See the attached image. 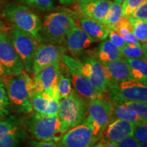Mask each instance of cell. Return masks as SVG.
Masks as SVG:
<instances>
[{
	"mask_svg": "<svg viewBox=\"0 0 147 147\" xmlns=\"http://www.w3.org/2000/svg\"><path fill=\"white\" fill-rule=\"evenodd\" d=\"M25 127L36 140L58 142L67 131L58 116L42 115L35 112L27 117Z\"/></svg>",
	"mask_w": 147,
	"mask_h": 147,
	"instance_id": "1",
	"label": "cell"
},
{
	"mask_svg": "<svg viewBox=\"0 0 147 147\" xmlns=\"http://www.w3.org/2000/svg\"><path fill=\"white\" fill-rule=\"evenodd\" d=\"M33 90L32 78L25 70L9 80L6 91L8 100L18 113L29 114L33 111L31 102Z\"/></svg>",
	"mask_w": 147,
	"mask_h": 147,
	"instance_id": "2",
	"label": "cell"
},
{
	"mask_svg": "<svg viewBox=\"0 0 147 147\" xmlns=\"http://www.w3.org/2000/svg\"><path fill=\"white\" fill-rule=\"evenodd\" d=\"M76 24L68 12H55L47 14L42 22V42L60 45L65 42L69 30Z\"/></svg>",
	"mask_w": 147,
	"mask_h": 147,
	"instance_id": "3",
	"label": "cell"
},
{
	"mask_svg": "<svg viewBox=\"0 0 147 147\" xmlns=\"http://www.w3.org/2000/svg\"><path fill=\"white\" fill-rule=\"evenodd\" d=\"M106 92L113 104H122L125 102L147 103L146 84L136 79L109 83Z\"/></svg>",
	"mask_w": 147,
	"mask_h": 147,
	"instance_id": "4",
	"label": "cell"
},
{
	"mask_svg": "<svg viewBox=\"0 0 147 147\" xmlns=\"http://www.w3.org/2000/svg\"><path fill=\"white\" fill-rule=\"evenodd\" d=\"M5 16L14 26L30 34L39 44L42 43V22L36 14L27 6L20 5H8L4 12Z\"/></svg>",
	"mask_w": 147,
	"mask_h": 147,
	"instance_id": "5",
	"label": "cell"
},
{
	"mask_svg": "<svg viewBox=\"0 0 147 147\" xmlns=\"http://www.w3.org/2000/svg\"><path fill=\"white\" fill-rule=\"evenodd\" d=\"M87 103L75 90L69 96L61 99L59 104L58 117L66 129L78 125L85 118Z\"/></svg>",
	"mask_w": 147,
	"mask_h": 147,
	"instance_id": "6",
	"label": "cell"
},
{
	"mask_svg": "<svg viewBox=\"0 0 147 147\" xmlns=\"http://www.w3.org/2000/svg\"><path fill=\"white\" fill-rule=\"evenodd\" d=\"M113 108V103L103 98L89 101L87 105V117L84 121L89 124L94 135L99 140L111 121Z\"/></svg>",
	"mask_w": 147,
	"mask_h": 147,
	"instance_id": "7",
	"label": "cell"
},
{
	"mask_svg": "<svg viewBox=\"0 0 147 147\" xmlns=\"http://www.w3.org/2000/svg\"><path fill=\"white\" fill-rule=\"evenodd\" d=\"M61 61L67 67L71 84L78 94L89 101L103 98V95L100 94L93 88L87 77L82 71L80 60L68 55H63L62 56Z\"/></svg>",
	"mask_w": 147,
	"mask_h": 147,
	"instance_id": "8",
	"label": "cell"
},
{
	"mask_svg": "<svg viewBox=\"0 0 147 147\" xmlns=\"http://www.w3.org/2000/svg\"><path fill=\"white\" fill-rule=\"evenodd\" d=\"M10 37L21 59L24 70L27 72L32 71L35 53L40 44L32 36L15 26L11 30Z\"/></svg>",
	"mask_w": 147,
	"mask_h": 147,
	"instance_id": "9",
	"label": "cell"
},
{
	"mask_svg": "<svg viewBox=\"0 0 147 147\" xmlns=\"http://www.w3.org/2000/svg\"><path fill=\"white\" fill-rule=\"evenodd\" d=\"M99 140L89 124L83 121L69 129L57 142L60 147H93Z\"/></svg>",
	"mask_w": 147,
	"mask_h": 147,
	"instance_id": "10",
	"label": "cell"
},
{
	"mask_svg": "<svg viewBox=\"0 0 147 147\" xmlns=\"http://www.w3.org/2000/svg\"><path fill=\"white\" fill-rule=\"evenodd\" d=\"M0 64L5 74L16 76L24 70L21 59L14 49L10 35L0 32Z\"/></svg>",
	"mask_w": 147,
	"mask_h": 147,
	"instance_id": "11",
	"label": "cell"
},
{
	"mask_svg": "<svg viewBox=\"0 0 147 147\" xmlns=\"http://www.w3.org/2000/svg\"><path fill=\"white\" fill-rule=\"evenodd\" d=\"M25 134L23 125L16 117L0 118V147H21Z\"/></svg>",
	"mask_w": 147,
	"mask_h": 147,
	"instance_id": "12",
	"label": "cell"
},
{
	"mask_svg": "<svg viewBox=\"0 0 147 147\" xmlns=\"http://www.w3.org/2000/svg\"><path fill=\"white\" fill-rule=\"evenodd\" d=\"M61 62L45 67L34 76L32 78L34 90L45 92L53 98L60 100L57 92V81L61 67Z\"/></svg>",
	"mask_w": 147,
	"mask_h": 147,
	"instance_id": "13",
	"label": "cell"
},
{
	"mask_svg": "<svg viewBox=\"0 0 147 147\" xmlns=\"http://www.w3.org/2000/svg\"><path fill=\"white\" fill-rule=\"evenodd\" d=\"M66 51L65 47L53 44H40L35 53L32 71L34 76L42 69L52 64L61 61L62 56Z\"/></svg>",
	"mask_w": 147,
	"mask_h": 147,
	"instance_id": "14",
	"label": "cell"
},
{
	"mask_svg": "<svg viewBox=\"0 0 147 147\" xmlns=\"http://www.w3.org/2000/svg\"><path fill=\"white\" fill-rule=\"evenodd\" d=\"M80 62L82 71L90 83L100 94L104 95L107 89L108 80L102 63L93 57H86Z\"/></svg>",
	"mask_w": 147,
	"mask_h": 147,
	"instance_id": "15",
	"label": "cell"
},
{
	"mask_svg": "<svg viewBox=\"0 0 147 147\" xmlns=\"http://www.w3.org/2000/svg\"><path fill=\"white\" fill-rule=\"evenodd\" d=\"M65 42L69 53L74 56H78L96 41L76 25L67 33Z\"/></svg>",
	"mask_w": 147,
	"mask_h": 147,
	"instance_id": "16",
	"label": "cell"
},
{
	"mask_svg": "<svg viewBox=\"0 0 147 147\" xmlns=\"http://www.w3.org/2000/svg\"><path fill=\"white\" fill-rule=\"evenodd\" d=\"M134 124L122 119H115L110 121L100 140L104 142L118 143L126 137L133 136Z\"/></svg>",
	"mask_w": 147,
	"mask_h": 147,
	"instance_id": "17",
	"label": "cell"
},
{
	"mask_svg": "<svg viewBox=\"0 0 147 147\" xmlns=\"http://www.w3.org/2000/svg\"><path fill=\"white\" fill-rule=\"evenodd\" d=\"M59 100L50 97L45 92L36 90H33L31 95L33 110L42 115L58 116Z\"/></svg>",
	"mask_w": 147,
	"mask_h": 147,
	"instance_id": "18",
	"label": "cell"
},
{
	"mask_svg": "<svg viewBox=\"0 0 147 147\" xmlns=\"http://www.w3.org/2000/svg\"><path fill=\"white\" fill-rule=\"evenodd\" d=\"M102 63L105 69L108 84L131 79L129 66L123 57Z\"/></svg>",
	"mask_w": 147,
	"mask_h": 147,
	"instance_id": "19",
	"label": "cell"
},
{
	"mask_svg": "<svg viewBox=\"0 0 147 147\" xmlns=\"http://www.w3.org/2000/svg\"><path fill=\"white\" fill-rule=\"evenodd\" d=\"M112 2L111 0H97L78 5L84 16L103 24Z\"/></svg>",
	"mask_w": 147,
	"mask_h": 147,
	"instance_id": "20",
	"label": "cell"
},
{
	"mask_svg": "<svg viewBox=\"0 0 147 147\" xmlns=\"http://www.w3.org/2000/svg\"><path fill=\"white\" fill-rule=\"evenodd\" d=\"M78 22L79 27L96 42L104 41L108 38L110 30L108 25L95 21L84 15L78 18Z\"/></svg>",
	"mask_w": 147,
	"mask_h": 147,
	"instance_id": "21",
	"label": "cell"
},
{
	"mask_svg": "<svg viewBox=\"0 0 147 147\" xmlns=\"http://www.w3.org/2000/svg\"><path fill=\"white\" fill-rule=\"evenodd\" d=\"M97 60L101 63L112 61L123 58L121 51L109 40H105L99 46L97 51Z\"/></svg>",
	"mask_w": 147,
	"mask_h": 147,
	"instance_id": "22",
	"label": "cell"
},
{
	"mask_svg": "<svg viewBox=\"0 0 147 147\" xmlns=\"http://www.w3.org/2000/svg\"><path fill=\"white\" fill-rule=\"evenodd\" d=\"M129 66L131 78L136 79L146 84L147 62L146 59L124 58Z\"/></svg>",
	"mask_w": 147,
	"mask_h": 147,
	"instance_id": "23",
	"label": "cell"
},
{
	"mask_svg": "<svg viewBox=\"0 0 147 147\" xmlns=\"http://www.w3.org/2000/svg\"><path fill=\"white\" fill-rule=\"evenodd\" d=\"M113 104V115L115 116L116 119H122V120L128 121L133 124L144 121L133 110L125 105L124 104Z\"/></svg>",
	"mask_w": 147,
	"mask_h": 147,
	"instance_id": "24",
	"label": "cell"
},
{
	"mask_svg": "<svg viewBox=\"0 0 147 147\" xmlns=\"http://www.w3.org/2000/svg\"><path fill=\"white\" fill-rule=\"evenodd\" d=\"M65 68L67 67H65ZM65 71L66 69L62 67L61 65L57 81V92L60 100L69 96L74 91L69 73H65Z\"/></svg>",
	"mask_w": 147,
	"mask_h": 147,
	"instance_id": "25",
	"label": "cell"
},
{
	"mask_svg": "<svg viewBox=\"0 0 147 147\" xmlns=\"http://www.w3.org/2000/svg\"><path fill=\"white\" fill-rule=\"evenodd\" d=\"M131 25L132 33L142 46L146 45L147 21L128 17Z\"/></svg>",
	"mask_w": 147,
	"mask_h": 147,
	"instance_id": "26",
	"label": "cell"
},
{
	"mask_svg": "<svg viewBox=\"0 0 147 147\" xmlns=\"http://www.w3.org/2000/svg\"><path fill=\"white\" fill-rule=\"evenodd\" d=\"M123 16L122 3L113 1L103 24L108 25L110 28L118 23Z\"/></svg>",
	"mask_w": 147,
	"mask_h": 147,
	"instance_id": "27",
	"label": "cell"
},
{
	"mask_svg": "<svg viewBox=\"0 0 147 147\" xmlns=\"http://www.w3.org/2000/svg\"><path fill=\"white\" fill-rule=\"evenodd\" d=\"M146 46H136L127 45L120 49L123 58L129 59H146Z\"/></svg>",
	"mask_w": 147,
	"mask_h": 147,
	"instance_id": "28",
	"label": "cell"
},
{
	"mask_svg": "<svg viewBox=\"0 0 147 147\" xmlns=\"http://www.w3.org/2000/svg\"><path fill=\"white\" fill-rule=\"evenodd\" d=\"M133 137L139 143L147 142V121H140L134 123Z\"/></svg>",
	"mask_w": 147,
	"mask_h": 147,
	"instance_id": "29",
	"label": "cell"
},
{
	"mask_svg": "<svg viewBox=\"0 0 147 147\" xmlns=\"http://www.w3.org/2000/svg\"><path fill=\"white\" fill-rule=\"evenodd\" d=\"M25 5L41 11L53 10L54 3L53 0H21Z\"/></svg>",
	"mask_w": 147,
	"mask_h": 147,
	"instance_id": "30",
	"label": "cell"
},
{
	"mask_svg": "<svg viewBox=\"0 0 147 147\" xmlns=\"http://www.w3.org/2000/svg\"><path fill=\"white\" fill-rule=\"evenodd\" d=\"M122 104L133 110L142 120L147 121V103L131 101L125 102Z\"/></svg>",
	"mask_w": 147,
	"mask_h": 147,
	"instance_id": "31",
	"label": "cell"
},
{
	"mask_svg": "<svg viewBox=\"0 0 147 147\" xmlns=\"http://www.w3.org/2000/svg\"><path fill=\"white\" fill-rule=\"evenodd\" d=\"M110 29L115 30L121 36H123L128 33L132 32L131 25L129 21V18L124 16H123L115 25L110 27Z\"/></svg>",
	"mask_w": 147,
	"mask_h": 147,
	"instance_id": "32",
	"label": "cell"
},
{
	"mask_svg": "<svg viewBox=\"0 0 147 147\" xmlns=\"http://www.w3.org/2000/svg\"><path fill=\"white\" fill-rule=\"evenodd\" d=\"M10 102L8 94L3 83L0 82V117L4 116L8 113Z\"/></svg>",
	"mask_w": 147,
	"mask_h": 147,
	"instance_id": "33",
	"label": "cell"
},
{
	"mask_svg": "<svg viewBox=\"0 0 147 147\" xmlns=\"http://www.w3.org/2000/svg\"><path fill=\"white\" fill-rule=\"evenodd\" d=\"M144 0H125L122 3L123 16L128 18Z\"/></svg>",
	"mask_w": 147,
	"mask_h": 147,
	"instance_id": "34",
	"label": "cell"
},
{
	"mask_svg": "<svg viewBox=\"0 0 147 147\" xmlns=\"http://www.w3.org/2000/svg\"><path fill=\"white\" fill-rule=\"evenodd\" d=\"M129 17L147 21V0H144Z\"/></svg>",
	"mask_w": 147,
	"mask_h": 147,
	"instance_id": "35",
	"label": "cell"
},
{
	"mask_svg": "<svg viewBox=\"0 0 147 147\" xmlns=\"http://www.w3.org/2000/svg\"><path fill=\"white\" fill-rule=\"evenodd\" d=\"M108 37H109L110 41L117 48H119V49H122L123 47L127 45V43L123 40V38H122V36H120L118 33L116 32L113 29H110Z\"/></svg>",
	"mask_w": 147,
	"mask_h": 147,
	"instance_id": "36",
	"label": "cell"
},
{
	"mask_svg": "<svg viewBox=\"0 0 147 147\" xmlns=\"http://www.w3.org/2000/svg\"><path fill=\"white\" fill-rule=\"evenodd\" d=\"M140 143L133 136L126 137L117 143L118 147H139Z\"/></svg>",
	"mask_w": 147,
	"mask_h": 147,
	"instance_id": "37",
	"label": "cell"
},
{
	"mask_svg": "<svg viewBox=\"0 0 147 147\" xmlns=\"http://www.w3.org/2000/svg\"><path fill=\"white\" fill-rule=\"evenodd\" d=\"M29 147H60L57 142L54 141L32 140L29 143Z\"/></svg>",
	"mask_w": 147,
	"mask_h": 147,
	"instance_id": "38",
	"label": "cell"
},
{
	"mask_svg": "<svg viewBox=\"0 0 147 147\" xmlns=\"http://www.w3.org/2000/svg\"><path fill=\"white\" fill-rule=\"evenodd\" d=\"M122 38H123V40L125 41V42L128 45H136V46H142L141 45V43L138 41V40L136 38L135 36L133 34L132 32L128 33L125 36H122Z\"/></svg>",
	"mask_w": 147,
	"mask_h": 147,
	"instance_id": "39",
	"label": "cell"
},
{
	"mask_svg": "<svg viewBox=\"0 0 147 147\" xmlns=\"http://www.w3.org/2000/svg\"><path fill=\"white\" fill-rule=\"evenodd\" d=\"M102 142V146L101 147H118L117 143L113 142H104L100 140Z\"/></svg>",
	"mask_w": 147,
	"mask_h": 147,
	"instance_id": "40",
	"label": "cell"
},
{
	"mask_svg": "<svg viewBox=\"0 0 147 147\" xmlns=\"http://www.w3.org/2000/svg\"><path fill=\"white\" fill-rule=\"evenodd\" d=\"M62 4L65 5H71L74 3L75 0H58Z\"/></svg>",
	"mask_w": 147,
	"mask_h": 147,
	"instance_id": "41",
	"label": "cell"
},
{
	"mask_svg": "<svg viewBox=\"0 0 147 147\" xmlns=\"http://www.w3.org/2000/svg\"><path fill=\"white\" fill-rule=\"evenodd\" d=\"M5 74H5L4 69H3V67L1 66V64H0V78L4 76Z\"/></svg>",
	"mask_w": 147,
	"mask_h": 147,
	"instance_id": "42",
	"label": "cell"
},
{
	"mask_svg": "<svg viewBox=\"0 0 147 147\" xmlns=\"http://www.w3.org/2000/svg\"><path fill=\"white\" fill-rule=\"evenodd\" d=\"M76 1L78 4H80V3H87L91 1H97V0H76Z\"/></svg>",
	"mask_w": 147,
	"mask_h": 147,
	"instance_id": "43",
	"label": "cell"
},
{
	"mask_svg": "<svg viewBox=\"0 0 147 147\" xmlns=\"http://www.w3.org/2000/svg\"><path fill=\"white\" fill-rule=\"evenodd\" d=\"M102 146V142H101L100 140H99L96 144H95L93 147H101Z\"/></svg>",
	"mask_w": 147,
	"mask_h": 147,
	"instance_id": "44",
	"label": "cell"
},
{
	"mask_svg": "<svg viewBox=\"0 0 147 147\" xmlns=\"http://www.w3.org/2000/svg\"><path fill=\"white\" fill-rule=\"evenodd\" d=\"M139 147H147L146 142H142L139 144Z\"/></svg>",
	"mask_w": 147,
	"mask_h": 147,
	"instance_id": "45",
	"label": "cell"
},
{
	"mask_svg": "<svg viewBox=\"0 0 147 147\" xmlns=\"http://www.w3.org/2000/svg\"><path fill=\"white\" fill-rule=\"evenodd\" d=\"M125 0H113V1H115V2H118L120 3H123Z\"/></svg>",
	"mask_w": 147,
	"mask_h": 147,
	"instance_id": "46",
	"label": "cell"
},
{
	"mask_svg": "<svg viewBox=\"0 0 147 147\" xmlns=\"http://www.w3.org/2000/svg\"><path fill=\"white\" fill-rule=\"evenodd\" d=\"M2 27H3V24L1 23V21H0V32H1V29H2Z\"/></svg>",
	"mask_w": 147,
	"mask_h": 147,
	"instance_id": "47",
	"label": "cell"
}]
</instances>
